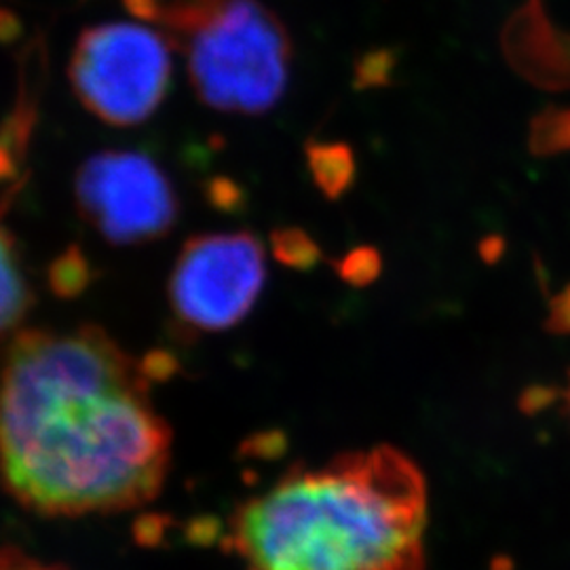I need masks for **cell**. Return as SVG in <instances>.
I'll list each match as a JSON object with an SVG mask.
<instances>
[{"instance_id": "cell-5", "label": "cell", "mask_w": 570, "mask_h": 570, "mask_svg": "<svg viewBox=\"0 0 570 570\" xmlns=\"http://www.w3.org/2000/svg\"><path fill=\"white\" fill-rule=\"evenodd\" d=\"M265 279V249L254 235H202L184 244L174 265L169 305L190 332H225L254 308Z\"/></svg>"}, {"instance_id": "cell-10", "label": "cell", "mask_w": 570, "mask_h": 570, "mask_svg": "<svg viewBox=\"0 0 570 570\" xmlns=\"http://www.w3.org/2000/svg\"><path fill=\"white\" fill-rule=\"evenodd\" d=\"M529 146L537 157L570 153V108L548 106L534 115L529 127Z\"/></svg>"}, {"instance_id": "cell-9", "label": "cell", "mask_w": 570, "mask_h": 570, "mask_svg": "<svg viewBox=\"0 0 570 570\" xmlns=\"http://www.w3.org/2000/svg\"><path fill=\"white\" fill-rule=\"evenodd\" d=\"M308 169L313 180L330 199L345 195L346 188L355 180V157L343 142H311L306 146Z\"/></svg>"}, {"instance_id": "cell-11", "label": "cell", "mask_w": 570, "mask_h": 570, "mask_svg": "<svg viewBox=\"0 0 570 570\" xmlns=\"http://www.w3.org/2000/svg\"><path fill=\"white\" fill-rule=\"evenodd\" d=\"M49 282L60 296H77L89 284V265L77 249L68 252L49 271Z\"/></svg>"}, {"instance_id": "cell-13", "label": "cell", "mask_w": 570, "mask_h": 570, "mask_svg": "<svg viewBox=\"0 0 570 570\" xmlns=\"http://www.w3.org/2000/svg\"><path fill=\"white\" fill-rule=\"evenodd\" d=\"M0 570H68L60 564H47L16 548H0Z\"/></svg>"}, {"instance_id": "cell-2", "label": "cell", "mask_w": 570, "mask_h": 570, "mask_svg": "<svg viewBox=\"0 0 570 570\" xmlns=\"http://www.w3.org/2000/svg\"><path fill=\"white\" fill-rule=\"evenodd\" d=\"M428 482L393 446L287 471L233 513L245 570H425Z\"/></svg>"}, {"instance_id": "cell-7", "label": "cell", "mask_w": 570, "mask_h": 570, "mask_svg": "<svg viewBox=\"0 0 570 570\" xmlns=\"http://www.w3.org/2000/svg\"><path fill=\"white\" fill-rule=\"evenodd\" d=\"M503 56L530 85L570 89V32L551 21L543 0H524L503 28Z\"/></svg>"}, {"instance_id": "cell-1", "label": "cell", "mask_w": 570, "mask_h": 570, "mask_svg": "<svg viewBox=\"0 0 570 570\" xmlns=\"http://www.w3.org/2000/svg\"><path fill=\"white\" fill-rule=\"evenodd\" d=\"M146 367L104 330H26L0 367V480L49 518L150 503L171 461V429Z\"/></svg>"}, {"instance_id": "cell-12", "label": "cell", "mask_w": 570, "mask_h": 570, "mask_svg": "<svg viewBox=\"0 0 570 570\" xmlns=\"http://www.w3.org/2000/svg\"><path fill=\"white\" fill-rule=\"evenodd\" d=\"M273 244H275L277 256L284 261L285 265L311 266L320 256V249L315 247V244L306 237L303 230H296V228L279 230L275 235Z\"/></svg>"}, {"instance_id": "cell-6", "label": "cell", "mask_w": 570, "mask_h": 570, "mask_svg": "<svg viewBox=\"0 0 570 570\" xmlns=\"http://www.w3.org/2000/svg\"><path fill=\"white\" fill-rule=\"evenodd\" d=\"M82 218L117 245L153 242L178 218V197L164 169L134 150H106L89 157L75 178Z\"/></svg>"}, {"instance_id": "cell-15", "label": "cell", "mask_w": 570, "mask_h": 570, "mask_svg": "<svg viewBox=\"0 0 570 570\" xmlns=\"http://www.w3.org/2000/svg\"><path fill=\"white\" fill-rule=\"evenodd\" d=\"M556 322L560 324V327H570V296L562 298V305L558 306V315H556Z\"/></svg>"}, {"instance_id": "cell-8", "label": "cell", "mask_w": 570, "mask_h": 570, "mask_svg": "<svg viewBox=\"0 0 570 570\" xmlns=\"http://www.w3.org/2000/svg\"><path fill=\"white\" fill-rule=\"evenodd\" d=\"M32 305V292L21 266L18 247L0 226V341L16 330Z\"/></svg>"}, {"instance_id": "cell-4", "label": "cell", "mask_w": 570, "mask_h": 570, "mask_svg": "<svg viewBox=\"0 0 570 570\" xmlns=\"http://www.w3.org/2000/svg\"><path fill=\"white\" fill-rule=\"evenodd\" d=\"M75 96L98 119L119 127L155 115L171 82L169 41L129 21L85 30L70 60Z\"/></svg>"}, {"instance_id": "cell-14", "label": "cell", "mask_w": 570, "mask_h": 570, "mask_svg": "<svg viewBox=\"0 0 570 570\" xmlns=\"http://www.w3.org/2000/svg\"><path fill=\"white\" fill-rule=\"evenodd\" d=\"M389 66H391V58L387 53H376L372 58H367L362 68H360V82L364 85H376L387 79Z\"/></svg>"}, {"instance_id": "cell-3", "label": "cell", "mask_w": 570, "mask_h": 570, "mask_svg": "<svg viewBox=\"0 0 570 570\" xmlns=\"http://www.w3.org/2000/svg\"><path fill=\"white\" fill-rule=\"evenodd\" d=\"M129 7L164 23L202 102L254 117L282 100L292 41L284 21L261 0H129Z\"/></svg>"}, {"instance_id": "cell-16", "label": "cell", "mask_w": 570, "mask_h": 570, "mask_svg": "<svg viewBox=\"0 0 570 570\" xmlns=\"http://www.w3.org/2000/svg\"><path fill=\"white\" fill-rule=\"evenodd\" d=\"M567 400H569V414H570V383H569V393H567Z\"/></svg>"}]
</instances>
